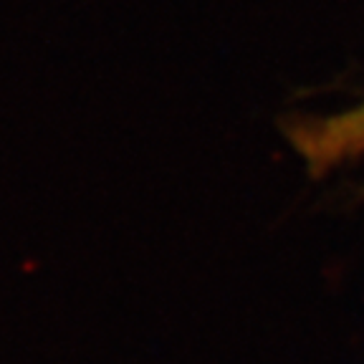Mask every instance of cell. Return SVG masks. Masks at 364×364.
I'll list each match as a JSON object with an SVG mask.
<instances>
[{
	"label": "cell",
	"instance_id": "6da1fadb",
	"mask_svg": "<svg viewBox=\"0 0 364 364\" xmlns=\"http://www.w3.org/2000/svg\"><path fill=\"white\" fill-rule=\"evenodd\" d=\"M291 139L316 170H329L357 157L364 152V104L339 117L299 124V129L291 132Z\"/></svg>",
	"mask_w": 364,
	"mask_h": 364
}]
</instances>
